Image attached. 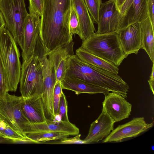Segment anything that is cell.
I'll list each match as a JSON object with an SVG mask.
<instances>
[{
	"label": "cell",
	"mask_w": 154,
	"mask_h": 154,
	"mask_svg": "<svg viewBox=\"0 0 154 154\" xmlns=\"http://www.w3.org/2000/svg\"><path fill=\"white\" fill-rule=\"evenodd\" d=\"M72 0H43L40 39L48 52L73 41L69 31Z\"/></svg>",
	"instance_id": "1"
},
{
	"label": "cell",
	"mask_w": 154,
	"mask_h": 154,
	"mask_svg": "<svg viewBox=\"0 0 154 154\" xmlns=\"http://www.w3.org/2000/svg\"><path fill=\"white\" fill-rule=\"evenodd\" d=\"M69 78L79 79L109 90L125 98L129 86L119 76L103 69L89 65L77 56L69 61L66 71Z\"/></svg>",
	"instance_id": "2"
},
{
	"label": "cell",
	"mask_w": 154,
	"mask_h": 154,
	"mask_svg": "<svg viewBox=\"0 0 154 154\" xmlns=\"http://www.w3.org/2000/svg\"><path fill=\"white\" fill-rule=\"evenodd\" d=\"M80 48L117 67L128 56L124 52L116 32L101 34L94 33L82 41Z\"/></svg>",
	"instance_id": "3"
},
{
	"label": "cell",
	"mask_w": 154,
	"mask_h": 154,
	"mask_svg": "<svg viewBox=\"0 0 154 154\" xmlns=\"http://www.w3.org/2000/svg\"><path fill=\"white\" fill-rule=\"evenodd\" d=\"M0 54L8 78L9 91L15 92L21 72L20 55L16 42L5 26L0 31Z\"/></svg>",
	"instance_id": "4"
},
{
	"label": "cell",
	"mask_w": 154,
	"mask_h": 154,
	"mask_svg": "<svg viewBox=\"0 0 154 154\" xmlns=\"http://www.w3.org/2000/svg\"><path fill=\"white\" fill-rule=\"evenodd\" d=\"M25 0H1L0 11L5 23V27L13 36L21 50L23 48V28L29 13Z\"/></svg>",
	"instance_id": "5"
},
{
	"label": "cell",
	"mask_w": 154,
	"mask_h": 154,
	"mask_svg": "<svg viewBox=\"0 0 154 154\" xmlns=\"http://www.w3.org/2000/svg\"><path fill=\"white\" fill-rule=\"evenodd\" d=\"M19 82L20 91L24 98L35 95L42 96L43 88V75L41 63L37 54L23 61Z\"/></svg>",
	"instance_id": "6"
},
{
	"label": "cell",
	"mask_w": 154,
	"mask_h": 154,
	"mask_svg": "<svg viewBox=\"0 0 154 154\" xmlns=\"http://www.w3.org/2000/svg\"><path fill=\"white\" fill-rule=\"evenodd\" d=\"M23 97L7 93L0 98V115L24 137L29 138L24 133L29 123L24 116L21 106ZM30 139V138H29Z\"/></svg>",
	"instance_id": "7"
},
{
	"label": "cell",
	"mask_w": 154,
	"mask_h": 154,
	"mask_svg": "<svg viewBox=\"0 0 154 154\" xmlns=\"http://www.w3.org/2000/svg\"><path fill=\"white\" fill-rule=\"evenodd\" d=\"M148 0H125L118 7L120 15L117 33L129 25L140 23L148 17Z\"/></svg>",
	"instance_id": "8"
},
{
	"label": "cell",
	"mask_w": 154,
	"mask_h": 154,
	"mask_svg": "<svg viewBox=\"0 0 154 154\" xmlns=\"http://www.w3.org/2000/svg\"><path fill=\"white\" fill-rule=\"evenodd\" d=\"M153 122L146 123L143 117L134 118L129 122L119 125L103 141V143L121 141L125 138L136 137L152 127Z\"/></svg>",
	"instance_id": "9"
},
{
	"label": "cell",
	"mask_w": 154,
	"mask_h": 154,
	"mask_svg": "<svg viewBox=\"0 0 154 154\" xmlns=\"http://www.w3.org/2000/svg\"><path fill=\"white\" fill-rule=\"evenodd\" d=\"M40 17L36 14H29L25 19L23 28V48L21 53L23 61L34 54L40 32Z\"/></svg>",
	"instance_id": "10"
},
{
	"label": "cell",
	"mask_w": 154,
	"mask_h": 154,
	"mask_svg": "<svg viewBox=\"0 0 154 154\" xmlns=\"http://www.w3.org/2000/svg\"><path fill=\"white\" fill-rule=\"evenodd\" d=\"M120 14L115 0H109L102 3L99 12L97 34L116 32Z\"/></svg>",
	"instance_id": "11"
},
{
	"label": "cell",
	"mask_w": 154,
	"mask_h": 154,
	"mask_svg": "<svg viewBox=\"0 0 154 154\" xmlns=\"http://www.w3.org/2000/svg\"><path fill=\"white\" fill-rule=\"evenodd\" d=\"M105 96L103 109L115 122L129 117L132 106L124 97L113 92Z\"/></svg>",
	"instance_id": "12"
},
{
	"label": "cell",
	"mask_w": 154,
	"mask_h": 154,
	"mask_svg": "<svg viewBox=\"0 0 154 154\" xmlns=\"http://www.w3.org/2000/svg\"><path fill=\"white\" fill-rule=\"evenodd\" d=\"M74 44L72 41L47 53L48 59L54 70L57 81L61 82L65 77L67 60L74 54Z\"/></svg>",
	"instance_id": "13"
},
{
	"label": "cell",
	"mask_w": 154,
	"mask_h": 154,
	"mask_svg": "<svg viewBox=\"0 0 154 154\" xmlns=\"http://www.w3.org/2000/svg\"><path fill=\"white\" fill-rule=\"evenodd\" d=\"M118 34L123 50L126 55L132 53L137 54L139 50L142 48L140 23H133Z\"/></svg>",
	"instance_id": "14"
},
{
	"label": "cell",
	"mask_w": 154,
	"mask_h": 154,
	"mask_svg": "<svg viewBox=\"0 0 154 154\" xmlns=\"http://www.w3.org/2000/svg\"><path fill=\"white\" fill-rule=\"evenodd\" d=\"M115 122L103 109L98 118L91 124L88 134L84 140L86 144L98 142L110 134Z\"/></svg>",
	"instance_id": "15"
},
{
	"label": "cell",
	"mask_w": 154,
	"mask_h": 154,
	"mask_svg": "<svg viewBox=\"0 0 154 154\" xmlns=\"http://www.w3.org/2000/svg\"><path fill=\"white\" fill-rule=\"evenodd\" d=\"M54 131L66 133L70 136H75L79 134V129L69 121L47 120L38 123H29L26 127L24 133L27 134L40 132Z\"/></svg>",
	"instance_id": "16"
},
{
	"label": "cell",
	"mask_w": 154,
	"mask_h": 154,
	"mask_svg": "<svg viewBox=\"0 0 154 154\" xmlns=\"http://www.w3.org/2000/svg\"><path fill=\"white\" fill-rule=\"evenodd\" d=\"M21 106L24 115L30 123H40L47 120L42 96L35 95L28 98L23 97Z\"/></svg>",
	"instance_id": "17"
},
{
	"label": "cell",
	"mask_w": 154,
	"mask_h": 154,
	"mask_svg": "<svg viewBox=\"0 0 154 154\" xmlns=\"http://www.w3.org/2000/svg\"><path fill=\"white\" fill-rule=\"evenodd\" d=\"M72 5L77 14L81 31L82 41L89 38L95 29L94 23L84 0H72Z\"/></svg>",
	"instance_id": "18"
},
{
	"label": "cell",
	"mask_w": 154,
	"mask_h": 154,
	"mask_svg": "<svg viewBox=\"0 0 154 154\" xmlns=\"http://www.w3.org/2000/svg\"><path fill=\"white\" fill-rule=\"evenodd\" d=\"M61 84L62 89L72 91L77 95L82 93H103L105 95L110 91L106 88L77 79L64 77Z\"/></svg>",
	"instance_id": "19"
},
{
	"label": "cell",
	"mask_w": 154,
	"mask_h": 154,
	"mask_svg": "<svg viewBox=\"0 0 154 154\" xmlns=\"http://www.w3.org/2000/svg\"><path fill=\"white\" fill-rule=\"evenodd\" d=\"M76 55L82 61L91 66L103 69L118 74V67L107 60L94 55L79 48L76 50Z\"/></svg>",
	"instance_id": "20"
},
{
	"label": "cell",
	"mask_w": 154,
	"mask_h": 154,
	"mask_svg": "<svg viewBox=\"0 0 154 154\" xmlns=\"http://www.w3.org/2000/svg\"><path fill=\"white\" fill-rule=\"evenodd\" d=\"M141 29L142 48L154 62V28L149 17L140 23Z\"/></svg>",
	"instance_id": "21"
},
{
	"label": "cell",
	"mask_w": 154,
	"mask_h": 154,
	"mask_svg": "<svg viewBox=\"0 0 154 154\" xmlns=\"http://www.w3.org/2000/svg\"><path fill=\"white\" fill-rule=\"evenodd\" d=\"M0 138L13 142L36 143L31 139L23 136L0 115Z\"/></svg>",
	"instance_id": "22"
},
{
	"label": "cell",
	"mask_w": 154,
	"mask_h": 154,
	"mask_svg": "<svg viewBox=\"0 0 154 154\" xmlns=\"http://www.w3.org/2000/svg\"><path fill=\"white\" fill-rule=\"evenodd\" d=\"M29 138L37 143H42L54 140H59L67 137L68 133L54 131H44L30 133L26 134Z\"/></svg>",
	"instance_id": "23"
},
{
	"label": "cell",
	"mask_w": 154,
	"mask_h": 154,
	"mask_svg": "<svg viewBox=\"0 0 154 154\" xmlns=\"http://www.w3.org/2000/svg\"><path fill=\"white\" fill-rule=\"evenodd\" d=\"M94 23L97 24L102 0H84Z\"/></svg>",
	"instance_id": "24"
},
{
	"label": "cell",
	"mask_w": 154,
	"mask_h": 154,
	"mask_svg": "<svg viewBox=\"0 0 154 154\" xmlns=\"http://www.w3.org/2000/svg\"><path fill=\"white\" fill-rule=\"evenodd\" d=\"M9 91L8 78L0 54V98L4 97Z\"/></svg>",
	"instance_id": "25"
},
{
	"label": "cell",
	"mask_w": 154,
	"mask_h": 154,
	"mask_svg": "<svg viewBox=\"0 0 154 154\" xmlns=\"http://www.w3.org/2000/svg\"><path fill=\"white\" fill-rule=\"evenodd\" d=\"M69 31L71 36L73 35H78L81 38V31L76 11L72 5L69 18Z\"/></svg>",
	"instance_id": "26"
},
{
	"label": "cell",
	"mask_w": 154,
	"mask_h": 154,
	"mask_svg": "<svg viewBox=\"0 0 154 154\" xmlns=\"http://www.w3.org/2000/svg\"><path fill=\"white\" fill-rule=\"evenodd\" d=\"M62 90L61 82L57 81L54 88L53 98L54 112L56 117L58 115L60 98L63 92Z\"/></svg>",
	"instance_id": "27"
},
{
	"label": "cell",
	"mask_w": 154,
	"mask_h": 154,
	"mask_svg": "<svg viewBox=\"0 0 154 154\" xmlns=\"http://www.w3.org/2000/svg\"><path fill=\"white\" fill-rule=\"evenodd\" d=\"M60 121L63 122L69 121L68 116V104L66 97L62 92L61 94L59 108L58 116Z\"/></svg>",
	"instance_id": "28"
},
{
	"label": "cell",
	"mask_w": 154,
	"mask_h": 154,
	"mask_svg": "<svg viewBox=\"0 0 154 154\" xmlns=\"http://www.w3.org/2000/svg\"><path fill=\"white\" fill-rule=\"evenodd\" d=\"M29 14H35L41 17L42 13L43 0H29Z\"/></svg>",
	"instance_id": "29"
},
{
	"label": "cell",
	"mask_w": 154,
	"mask_h": 154,
	"mask_svg": "<svg viewBox=\"0 0 154 154\" xmlns=\"http://www.w3.org/2000/svg\"><path fill=\"white\" fill-rule=\"evenodd\" d=\"M81 134H78L73 137H67L48 143L52 144H85L86 142L80 139Z\"/></svg>",
	"instance_id": "30"
},
{
	"label": "cell",
	"mask_w": 154,
	"mask_h": 154,
	"mask_svg": "<svg viewBox=\"0 0 154 154\" xmlns=\"http://www.w3.org/2000/svg\"><path fill=\"white\" fill-rule=\"evenodd\" d=\"M154 0H148V17L154 28Z\"/></svg>",
	"instance_id": "31"
},
{
	"label": "cell",
	"mask_w": 154,
	"mask_h": 154,
	"mask_svg": "<svg viewBox=\"0 0 154 154\" xmlns=\"http://www.w3.org/2000/svg\"><path fill=\"white\" fill-rule=\"evenodd\" d=\"M154 62H152V71L150 77V79L148 80L150 88L153 94H154Z\"/></svg>",
	"instance_id": "32"
},
{
	"label": "cell",
	"mask_w": 154,
	"mask_h": 154,
	"mask_svg": "<svg viewBox=\"0 0 154 154\" xmlns=\"http://www.w3.org/2000/svg\"><path fill=\"white\" fill-rule=\"evenodd\" d=\"M5 26V23L2 12L0 11V31L2 28Z\"/></svg>",
	"instance_id": "33"
},
{
	"label": "cell",
	"mask_w": 154,
	"mask_h": 154,
	"mask_svg": "<svg viewBox=\"0 0 154 154\" xmlns=\"http://www.w3.org/2000/svg\"><path fill=\"white\" fill-rule=\"evenodd\" d=\"M125 0H115L117 7L120 6Z\"/></svg>",
	"instance_id": "34"
},
{
	"label": "cell",
	"mask_w": 154,
	"mask_h": 154,
	"mask_svg": "<svg viewBox=\"0 0 154 154\" xmlns=\"http://www.w3.org/2000/svg\"><path fill=\"white\" fill-rule=\"evenodd\" d=\"M4 140H6L3 139H2V138H0V143H1V142H4Z\"/></svg>",
	"instance_id": "35"
},
{
	"label": "cell",
	"mask_w": 154,
	"mask_h": 154,
	"mask_svg": "<svg viewBox=\"0 0 154 154\" xmlns=\"http://www.w3.org/2000/svg\"><path fill=\"white\" fill-rule=\"evenodd\" d=\"M1 1V0H0V3Z\"/></svg>",
	"instance_id": "36"
}]
</instances>
